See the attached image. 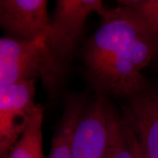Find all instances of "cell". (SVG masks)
Masks as SVG:
<instances>
[{"mask_svg": "<svg viewBox=\"0 0 158 158\" xmlns=\"http://www.w3.org/2000/svg\"><path fill=\"white\" fill-rule=\"evenodd\" d=\"M99 16L101 24L84 50L87 77L98 94L131 98L145 90L142 70L156 58L155 44L129 8L118 4Z\"/></svg>", "mask_w": 158, "mask_h": 158, "instance_id": "6da1fadb", "label": "cell"}, {"mask_svg": "<svg viewBox=\"0 0 158 158\" xmlns=\"http://www.w3.org/2000/svg\"><path fill=\"white\" fill-rule=\"evenodd\" d=\"M63 74L45 39L27 42L7 36L0 37V88L40 78L47 89L52 90Z\"/></svg>", "mask_w": 158, "mask_h": 158, "instance_id": "7a4b0ae2", "label": "cell"}, {"mask_svg": "<svg viewBox=\"0 0 158 158\" xmlns=\"http://www.w3.org/2000/svg\"><path fill=\"white\" fill-rule=\"evenodd\" d=\"M101 0H58L50 19L48 48L57 65L65 71L91 13L106 10Z\"/></svg>", "mask_w": 158, "mask_h": 158, "instance_id": "3957f363", "label": "cell"}, {"mask_svg": "<svg viewBox=\"0 0 158 158\" xmlns=\"http://www.w3.org/2000/svg\"><path fill=\"white\" fill-rule=\"evenodd\" d=\"M113 109L106 96L98 94L86 104L73 132L71 158H105L106 156Z\"/></svg>", "mask_w": 158, "mask_h": 158, "instance_id": "277c9868", "label": "cell"}, {"mask_svg": "<svg viewBox=\"0 0 158 158\" xmlns=\"http://www.w3.org/2000/svg\"><path fill=\"white\" fill-rule=\"evenodd\" d=\"M35 84L29 81L0 88V158H7L38 105Z\"/></svg>", "mask_w": 158, "mask_h": 158, "instance_id": "5b68a950", "label": "cell"}, {"mask_svg": "<svg viewBox=\"0 0 158 158\" xmlns=\"http://www.w3.org/2000/svg\"><path fill=\"white\" fill-rule=\"evenodd\" d=\"M47 0H0V29L5 36L34 42L50 32Z\"/></svg>", "mask_w": 158, "mask_h": 158, "instance_id": "8992f818", "label": "cell"}, {"mask_svg": "<svg viewBox=\"0 0 158 158\" xmlns=\"http://www.w3.org/2000/svg\"><path fill=\"white\" fill-rule=\"evenodd\" d=\"M123 118L145 157L158 158V90H144L131 98Z\"/></svg>", "mask_w": 158, "mask_h": 158, "instance_id": "52a82bcc", "label": "cell"}, {"mask_svg": "<svg viewBox=\"0 0 158 158\" xmlns=\"http://www.w3.org/2000/svg\"><path fill=\"white\" fill-rule=\"evenodd\" d=\"M85 106L86 102L80 97H72L66 103L62 118L53 136L48 158H71L70 142L74 129Z\"/></svg>", "mask_w": 158, "mask_h": 158, "instance_id": "ba28073f", "label": "cell"}, {"mask_svg": "<svg viewBox=\"0 0 158 158\" xmlns=\"http://www.w3.org/2000/svg\"><path fill=\"white\" fill-rule=\"evenodd\" d=\"M44 108L38 104L22 136L7 158H46L43 149Z\"/></svg>", "mask_w": 158, "mask_h": 158, "instance_id": "9c48e42d", "label": "cell"}, {"mask_svg": "<svg viewBox=\"0 0 158 158\" xmlns=\"http://www.w3.org/2000/svg\"><path fill=\"white\" fill-rule=\"evenodd\" d=\"M105 158H135L130 137V130L124 118L113 111L111 123V135Z\"/></svg>", "mask_w": 158, "mask_h": 158, "instance_id": "30bf717a", "label": "cell"}, {"mask_svg": "<svg viewBox=\"0 0 158 158\" xmlns=\"http://www.w3.org/2000/svg\"><path fill=\"white\" fill-rule=\"evenodd\" d=\"M118 4L129 8L143 23L155 44L158 59V0H120Z\"/></svg>", "mask_w": 158, "mask_h": 158, "instance_id": "8fae6325", "label": "cell"}, {"mask_svg": "<svg viewBox=\"0 0 158 158\" xmlns=\"http://www.w3.org/2000/svg\"><path fill=\"white\" fill-rule=\"evenodd\" d=\"M129 130L131 141H132V146H133V149H134V153H135V158H146L145 156L143 155L142 151H141V148L140 147V145H139V142L137 141V139H136V136L135 135V133L133 132V130L131 129L130 127Z\"/></svg>", "mask_w": 158, "mask_h": 158, "instance_id": "7c38bea8", "label": "cell"}]
</instances>
